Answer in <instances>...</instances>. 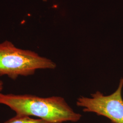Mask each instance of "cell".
Wrapping results in <instances>:
<instances>
[{
    "label": "cell",
    "mask_w": 123,
    "mask_h": 123,
    "mask_svg": "<svg viewBox=\"0 0 123 123\" xmlns=\"http://www.w3.org/2000/svg\"><path fill=\"white\" fill-rule=\"evenodd\" d=\"M0 104L9 107L16 114L34 116L50 123L77 122L82 118V115L75 112L60 96L43 98L0 92Z\"/></svg>",
    "instance_id": "cell-1"
},
{
    "label": "cell",
    "mask_w": 123,
    "mask_h": 123,
    "mask_svg": "<svg viewBox=\"0 0 123 123\" xmlns=\"http://www.w3.org/2000/svg\"><path fill=\"white\" fill-rule=\"evenodd\" d=\"M56 64L37 53L16 47L10 41L0 43V76L15 80L19 76L34 74L39 69H54Z\"/></svg>",
    "instance_id": "cell-2"
},
{
    "label": "cell",
    "mask_w": 123,
    "mask_h": 123,
    "mask_svg": "<svg viewBox=\"0 0 123 123\" xmlns=\"http://www.w3.org/2000/svg\"><path fill=\"white\" fill-rule=\"evenodd\" d=\"M123 77L117 89L112 93L106 95L96 91L90 97L80 96L77 99L76 105L84 112L105 117L113 123H123Z\"/></svg>",
    "instance_id": "cell-3"
},
{
    "label": "cell",
    "mask_w": 123,
    "mask_h": 123,
    "mask_svg": "<svg viewBox=\"0 0 123 123\" xmlns=\"http://www.w3.org/2000/svg\"><path fill=\"white\" fill-rule=\"evenodd\" d=\"M4 123H52L43 119L31 118L30 116L18 115L6 121Z\"/></svg>",
    "instance_id": "cell-4"
},
{
    "label": "cell",
    "mask_w": 123,
    "mask_h": 123,
    "mask_svg": "<svg viewBox=\"0 0 123 123\" xmlns=\"http://www.w3.org/2000/svg\"><path fill=\"white\" fill-rule=\"evenodd\" d=\"M3 88V82L0 80V92H1Z\"/></svg>",
    "instance_id": "cell-5"
},
{
    "label": "cell",
    "mask_w": 123,
    "mask_h": 123,
    "mask_svg": "<svg viewBox=\"0 0 123 123\" xmlns=\"http://www.w3.org/2000/svg\"><path fill=\"white\" fill-rule=\"evenodd\" d=\"M43 1H47L48 0H43Z\"/></svg>",
    "instance_id": "cell-6"
}]
</instances>
